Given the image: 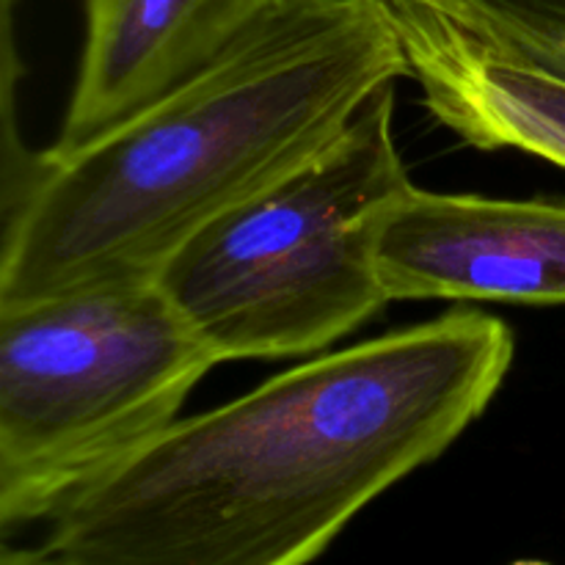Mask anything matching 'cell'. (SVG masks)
<instances>
[{"label": "cell", "mask_w": 565, "mask_h": 565, "mask_svg": "<svg viewBox=\"0 0 565 565\" xmlns=\"http://www.w3.org/2000/svg\"><path fill=\"white\" fill-rule=\"evenodd\" d=\"M390 301L565 307V202L412 185L379 232Z\"/></svg>", "instance_id": "cell-5"}, {"label": "cell", "mask_w": 565, "mask_h": 565, "mask_svg": "<svg viewBox=\"0 0 565 565\" xmlns=\"http://www.w3.org/2000/svg\"><path fill=\"white\" fill-rule=\"evenodd\" d=\"M513 565H550V563H539V561H522V563H513Z\"/></svg>", "instance_id": "cell-10"}, {"label": "cell", "mask_w": 565, "mask_h": 565, "mask_svg": "<svg viewBox=\"0 0 565 565\" xmlns=\"http://www.w3.org/2000/svg\"><path fill=\"white\" fill-rule=\"evenodd\" d=\"M412 75L384 0H281L149 108L6 171L0 309L154 279L199 230L329 147Z\"/></svg>", "instance_id": "cell-2"}, {"label": "cell", "mask_w": 565, "mask_h": 565, "mask_svg": "<svg viewBox=\"0 0 565 565\" xmlns=\"http://www.w3.org/2000/svg\"><path fill=\"white\" fill-rule=\"evenodd\" d=\"M392 14L441 127L483 152L516 149L565 169V77L494 53L434 17Z\"/></svg>", "instance_id": "cell-7"}, {"label": "cell", "mask_w": 565, "mask_h": 565, "mask_svg": "<svg viewBox=\"0 0 565 565\" xmlns=\"http://www.w3.org/2000/svg\"><path fill=\"white\" fill-rule=\"evenodd\" d=\"M86 36L53 149H72L207 70L281 0H83Z\"/></svg>", "instance_id": "cell-6"}, {"label": "cell", "mask_w": 565, "mask_h": 565, "mask_svg": "<svg viewBox=\"0 0 565 565\" xmlns=\"http://www.w3.org/2000/svg\"><path fill=\"white\" fill-rule=\"evenodd\" d=\"M408 188L392 83L315 158L182 243L154 279L218 362L326 351L392 303L379 232Z\"/></svg>", "instance_id": "cell-3"}, {"label": "cell", "mask_w": 565, "mask_h": 565, "mask_svg": "<svg viewBox=\"0 0 565 565\" xmlns=\"http://www.w3.org/2000/svg\"><path fill=\"white\" fill-rule=\"evenodd\" d=\"M461 31L513 61L565 77V0H384Z\"/></svg>", "instance_id": "cell-8"}, {"label": "cell", "mask_w": 565, "mask_h": 565, "mask_svg": "<svg viewBox=\"0 0 565 565\" xmlns=\"http://www.w3.org/2000/svg\"><path fill=\"white\" fill-rule=\"evenodd\" d=\"M0 565H64L55 557H50L47 552L42 550H9L6 546L3 557H0Z\"/></svg>", "instance_id": "cell-9"}, {"label": "cell", "mask_w": 565, "mask_h": 565, "mask_svg": "<svg viewBox=\"0 0 565 565\" xmlns=\"http://www.w3.org/2000/svg\"><path fill=\"white\" fill-rule=\"evenodd\" d=\"M513 331L483 309L320 353L180 417L77 491L39 546L64 565H312L486 414Z\"/></svg>", "instance_id": "cell-1"}, {"label": "cell", "mask_w": 565, "mask_h": 565, "mask_svg": "<svg viewBox=\"0 0 565 565\" xmlns=\"http://www.w3.org/2000/svg\"><path fill=\"white\" fill-rule=\"evenodd\" d=\"M218 356L158 279L0 309V524L50 522L180 419Z\"/></svg>", "instance_id": "cell-4"}]
</instances>
